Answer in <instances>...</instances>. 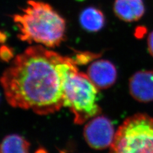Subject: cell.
Here are the masks:
<instances>
[{"label":"cell","instance_id":"1","mask_svg":"<svg viewBox=\"0 0 153 153\" xmlns=\"http://www.w3.org/2000/svg\"><path fill=\"white\" fill-rule=\"evenodd\" d=\"M77 62L42 45L28 47L4 71L1 82L5 98L15 108L49 115L63 107L64 82Z\"/></svg>","mask_w":153,"mask_h":153},{"label":"cell","instance_id":"2","mask_svg":"<svg viewBox=\"0 0 153 153\" xmlns=\"http://www.w3.org/2000/svg\"><path fill=\"white\" fill-rule=\"evenodd\" d=\"M12 18L21 41L54 48L65 39V20L47 3L29 0L26 7Z\"/></svg>","mask_w":153,"mask_h":153},{"label":"cell","instance_id":"3","mask_svg":"<svg viewBox=\"0 0 153 153\" xmlns=\"http://www.w3.org/2000/svg\"><path fill=\"white\" fill-rule=\"evenodd\" d=\"M98 88L87 74L76 68L67 74L63 87V107L74 115V122L82 124L101 112L98 101Z\"/></svg>","mask_w":153,"mask_h":153},{"label":"cell","instance_id":"4","mask_svg":"<svg viewBox=\"0 0 153 153\" xmlns=\"http://www.w3.org/2000/svg\"><path fill=\"white\" fill-rule=\"evenodd\" d=\"M109 153H153V118L137 114L116 132Z\"/></svg>","mask_w":153,"mask_h":153},{"label":"cell","instance_id":"5","mask_svg":"<svg viewBox=\"0 0 153 153\" xmlns=\"http://www.w3.org/2000/svg\"><path fill=\"white\" fill-rule=\"evenodd\" d=\"M116 135L110 119L97 116L85 124L84 137L88 144L93 149L103 150L111 146Z\"/></svg>","mask_w":153,"mask_h":153},{"label":"cell","instance_id":"6","mask_svg":"<svg viewBox=\"0 0 153 153\" xmlns=\"http://www.w3.org/2000/svg\"><path fill=\"white\" fill-rule=\"evenodd\" d=\"M87 75L98 89H107L116 82L117 70L111 61L105 59L95 61L91 64Z\"/></svg>","mask_w":153,"mask_h":153},{"label":"cell","instance_id":"7","mask_svg":"<svg viewBox=\"0 0 153 153\" xmlns=\"http://www.w3.org/2000/svg\"><path fill=\"white\" fill-rule=\"evenodd\" d=\"M129 89L131 97L138 102L153 101V71L143 70L133 74L130 79Z\"/></svg>","mask_w":153,"mask_h":153},{"label":"cell","instance_id":"8","mask_svg":"<svg viewBox=\"0 0 153 153\" xmlns=\"http://www.w3.org/2000/svg\"><path fill=\"white\" fill-rule=\"evenodd\" d=\"M113 10L120 20L131 22L139 20L143 16L145 6L143 0H116Z\"/></svg>","mask_w":153,"mask_h":153},{"label":"cell","instance_id":"9","mask_svg":"<svg viewBox=\"0 0 153 153\" xmlns=\"http://www.w3.org/2000/svg\"><path fill=\"white\" fill-rule=\"evenodd\" d=\"M79 22L85 31L97 32L103 27L105 18L103 13L100 9L94 7H89L81 12Z\"/></svg>","mask_w":153,"mask_h":153},{"label":"cell","instance_id":"10","mask_svg":"<svg viewBox=\"0 0 153 153\" xmlns=\"http://www.w3.org/2000/svg\"><path fill=\"white\" fill-rule=\"evenodd\" d=\"M30 143L25 138L12 134L3 138L1 144V153H30Z\"/></svg>","mask_w":153,"mask_h":153},{"label":"cell","instance_id":"11","mask_svg":"<svg viewBox=\"0 0 153 153\" xmlns=\"http://www.w3.org/2000/svg\"><path fill=\"white\" fill-rule=\"evenodd\" d=\"M13 56V51L10 47L7 45H2L1 48V57L4 61H9Z\"/></svg>","mask_w":153,"mask_h":153},{"label":"cell","instance_id":"12","mask_svg":"<svg viewBox=\"0 0 153 153\" xmlns=\"http://www.w3.org/2000/svg\"><path fill=\"white\" fill-rule=\"evenodd\" d=\"M147 45L148 50H149L151 56L153 57V31H152L149 35V36H148Z\"/></svg>","mask_w":153,"mask_h":153},{"label":"cell","instance_id":"13","mask_svg":"<svg viewBox=\"0 0 153 153\" xmlns=\"http://www.w3.org/2000/svg\"><path fill=\"white\" fill-rule=\"evenodd\" d=\"M1 43H3L4 42H5L7 39V35L5 33H4L3 31H1Z\"/></svg>","mask_w":153,"mask_h":153},{"label":"cell","instance_id":"14","mask_svg":"<svg viewBox=\"0 0 153 153\" xmlns=\"http://www.w3.org/2000/svg\"><path fill=\"white\" fill-rule=\"evenodd\" d=\"M76 1H84V0H76Z\"/></svg>","mask_w":153,"mask_h":153}]
</instances>
